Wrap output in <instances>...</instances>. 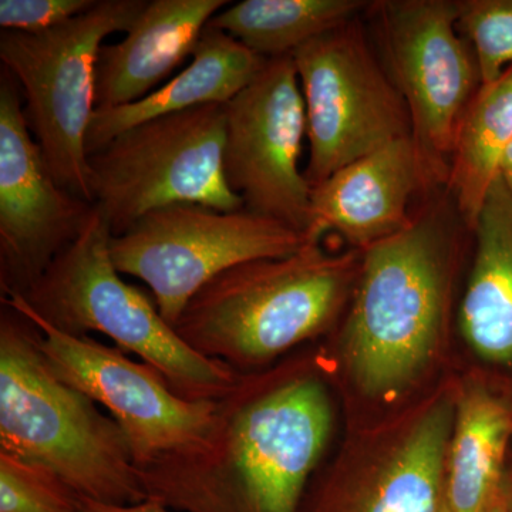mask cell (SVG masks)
Returning a JSON list of instances; mask_svg holds the SVG:
<instances>
[{
    "label": "cell",
    "mask_w": 512,
    "mask_h": 512,
    "mask_svg": "<svg viewBox=\"0 0 512 512\" xmlns=\"http://www.w3.org/2000/svg\"><path fill=\"white\" fill-rule=\"evenodd\" d=\"M0 453L55 474L86 500H147L126 434L86 394L52 372L28 318L2 305Z\"/></svg>",
    "instance_id": "3957f363"
},
{
    "label": "cell",
    "mask_w": 512,
    "mask_h": 512,
    "mask_svg": "<svg viewBox=\"0 0 512 512\" xmlns=\"http://www.w3.org/2000/svg\"><path fill=\"white\" fill-rule=\"evenodd\" d=\"M369 6L362 0H244L222 9L207 28L227 33L265 59H276L359 18Z\"/></svg>",
    "instance_id": "44dd1931"
},
{
    "label": "cell",
    "mask_w": 512,
    "mask_h": 512,
    "mask_svg": "<svg viewBox=\"0 0 512 512\" xmlns=\"http://www.w3.org/2000/svg\"><path fill=\"white\" fill-rule=\"evenodd\" d=\"M97 0H0V28L42 33L64 25L94 6Z\"/></svg>",
    "instance_id": "cb8c5ba5"
},
{
    "label": "cell",
    "mask_w": 512,
    "mask_h": 512,
    "mask_svg": "<svg viewBox=\"0 0 512 512\" xmlns=\"http://www.w3.org/2000/svg\"><path fill=\"white\" fill-rule=\"evenodd\" d=\"M460 326L470 348L512 394V194L495 181L476 227Z\"/></svg>",
    "instance_id": "e0dca14e"
},
{
    "label": "cell",
    "mask_w": 512,
    "mask_h": 512,
    "mask_svg": "<svg viewBox=\"0 0 512 512\" xmlns=\"http://www.w3.org/2000/svg\"><path fill=\"white\" fill-rule=\"evenodd\" d=\"M420 192L429 197L416 147L412 137L400 138L312 188V229L322 237L335 232L365 251L412 224Z\"/></svg>",
    "instance_id": "5bb4252c"
},
{
    "label": "cell",
    "mask_w": 512,
    "mask_h": 512,
    "mask_svg": "<svg viewBox=\"0 0 512 512\" xmlns=\"http://www.w3.org/2000/svg\"><path fill=\"white\" fill-rule=\"evenodd\" d=\"M306 110L292 56L266 60L225 104L224 175L245 210L315 231L311 185L299 170Z\"/></svg>",
    "instance_id": "7c38bea8"
},
{
    "label": "cell",
    "mask_w": 512,
    "mask_h": 512,
    "mask_svg": "<svg viewBox=\"0 0 512 512\" xmlns=\"http://www.w3.org/2000/svg\"><path fill=\"white\" fill-rule=\"evenodd\" d=\"M359 18L292 53L305 101L309 161L303 175L311 188L353 161L412 137L406 101L372 52Z\"/></svg>",
    "instance_id": "30bf717a"
},
{
    "label": "cell",
    "mask_w": 512,
    "mask_h": 512,
    "mask_svg": "<svg viewBox=\"0 0 512 512\" xmlns=\"http://www.w3.org/2000/svg\"><path fill=\"white\" fill-rule=\"evenodd\" d=\"M501 180L504 181L505 187L510 190L512 194V143L505 153L503 165H501Z\"/></svg>",
    "instance_id": "4316f807"
},
{
    "label": "cell",
    "mask_w": 512,
    "mask_h": 512,
    "mask_svg": "<svg viewBox=\"0 0 512 512\" xmlns=\"http://www.w3.org/2000/svg\"><path fill=\"white\" fill-rule=\"evenodd\" d=\"M480 512H507L505 511L503 495H501V487L500 490L488 500V503L481 508Z\"/></svg>",
    "instance_id": "83f0119b"
},
{
    "label": "cell",
    "mask_w": 512,
    "mask_h": 512,
    "mask_svg": "<svg viewBox=\"0 0 512 512\" xmlns=\"http://www.w3.org/2000/svg\"><path fill=\"white\" fill-rule=\"evenodd\" d=\"M512 143V66L481 84L458 126L446 191L473 231Z\"/></svg>",
    "instance_id": "ffe728a7"
},
{
    "label": "cell",
    "mask_w": 512,
    "mask_h": 512,
    "mask_svg": "<svg viewBox=\"0 0 512 512\" xmlns=\"http://www.w3.org/2000/svg\"><path fill=\"white\" fill-rule=\"evenodd\" d=\"M148 0H97L42 33H0V60L25 97L26 121L50 173L93 204L86 136L96 104V64L104 40L126 33Z\"/></svg>",
    "instance_id": "8992f818"
},
{
    "label": "cell",
    "mask_w": 512,
    "mask_h": 512,
    "mask_svg": "<svg viewBox=\"0 0 512 512\" xmlns=\"http://www.w3.org/2000/svg\"><path fill=\"white\" fill-rule=\"evenodd\" d=\"M228 0H148L124 39L101 46L96 110L144 99L192 56L208 23Z\"/></svg>",
    "instance_id": "9a60e30c"
},
{
    "label": "cell",
    "mask_w": 512,
    "mask_h": 512,
    "mask_svg": "<svg viewBox=\"0 0 512 512\" xmlns=\"http://www.w3.org/2000/svg\"><path fill=\"white\" fill-rule=\"evenodd\" d=\"M266 60L227 33L205 29L183 72L136 103L94 111L86 136L87 156L148 120L210 104L225 106L258 76Z\"/></svg>",
    "instance_id": "ac0fdd59"
},
{
    "label": "cell",
    "mask_w": 512,
    "mask_h": 512,
    "mask_svg": "<svg viewBox=\"0 0 512 512\" xmlns=\"http://www.w3.org/2000/svg\"><path fill=\"white\" fill-rule=\"evenodd\" d=\"M2 305L28 318L52 372L99 404L126 434L137 468L200 441L214 420L217 400L184 399L153 366L133 360L92 336H73L35 315L18 292Z\"/></svg>",
    "instance_id": "8fae6325"
},
{
    "label": "cell",
    "mask_w": 512,
    "mask_h": 512,
    "mask_svg": "<svg viewBox=\"0 0 512 512\" xmlns=\"http://www.w3.org/2000/svg\"><path fill=\"white\" fill-rule=\"evenodd\" d=\"M325 387L303 366L241 373L197 443L137 468L147 498L181 512H299L330 430Z\"/></svg>",
    "instance_id": "6da1fadb"
},
{
    "label": "cell",
    "mask_w": 512,
    "mask_h": 512,
    "mask_svg": "<svg viewBox=\"0 0 512 512\" xmlns=\"http://www.w3.org/2000/svg\"><path fill=\"white\" fill-rule=\"evenodd\" d=\"M322 238L245 208L178 204L150 212L111 237L110 254L121 275L147 285L161 316L174 326L191 299L222 272L284 258Z\"/></svg>",
    "instance_id": "ba28073f"
},
{
    "label": "cell",
    "mask_w": 512,
    "mask_h": 512,
    "mask_svg": "<svg viewBox=\"0 0 512 512\" xmlns=\"http://www.w3.org/2000/svg\"><path fill=\"white\" fill-rule=\"evenodd\" d=\"M440 512H451L450 510H448V507H447L446 503H444V500H443V505H441Z\"/></svg>",
    "instance_id": "f1b7e54d"
},
{
    "label": "cell",
    "mask_w": 512,
    "mask_h": 512,
    "mask_svg": "<svg viewBox=\"0 0 512 512\" xmlns=\"http://www.w3.org/2000/svg\"><path fill=\"white\" fill-rule=\"evenodd\" d=\"M322 239L222 272L185 306L175 332L237 373L315 338L338 315L355 278V256L329 254Z\"/></svg>",
    "instance_id": "277c9868"
},
{
    "label": "cell",
    "mask_w": 512,
    "mask_h": 512,
    "mask_svg": "<svg viewBox=\"0 0 512 512\" xmlns=\"http://www.w3.org/2000/svg\"><path fill=\"white\" fill-rule=\"evenodd\" d=\"M111 237L94 207L79 237L20 293L30 311L69 335L106 336L117 349L153 366L184 399H220L241 373L191 349L154 299L121 278L110 254Z\"/></svg>",
    "instance_id": "5b68a950"
},
{
    "label": "cell",
    "mask_w": 512,
    "mask_h": 512,
    "mask_svg": "<svg viewBox=\"0 0 512 512\" xmlns=\"http://www.w3.org/2000/svg\"><path fill=\"white\" fill-rule=\"evenodd\" d=\"M501 495H503L505 511L512 512V464L507 466L501 483Z\"/></svg>",
    "instance_id": "484cf974"
},
{
    "label": "cell",
    "mask_w": 512,
    "mask_h": 512,
    "mask_svg": "<svg viewBox=\"0 0 512 512\" xmlns=\"http://www.w3.org/2000/svg\"><path fill=\"white\" fill-rule=\"evenodd\" d=\"M512 440V394L471 384L461 394L448 446L444 503L451 512H480L500 490Z\"/></svg>",
    "instance_id": "d6986e66"
},
{
    "label": "cell",
    "mask_w": 512,
    "mask_h": 512,
    "mask_svg": "<svg viewBox=\"0 0 512 512\" xmlns=\"http://www.w3.org/2000/svg\"><path fill=\"white\" fill-rule=\"evenodd\" d=\"M454 410L436 404L424 414L370 476L330 481L313 497L308 512H440Z\"/></svg>",
    "instance_id": "2e32d148"
},
{
    "label": "cell",
    "mask_w": 512,
    "mask_h": 512,
    "mask_svg": "<svg viewBox=\"0 0 512 512\" xmlns=\"http://www.w3.org/2000/svg\"><path fill=\"white\" fill-rule=\"evenodd\" d=\"M94 205L60 187L26 121L22 92L0 80V289L28 291L86 227Z\"/></svg>",
    "instance_id": "4fadbf2b"
},
{
    "label": "cell",
    "mask_w": 512,
    "mask_h": 512,
    "mask_svg": "<svg viewBox=\"0 0 512 512\" xmlns=\"http://www.w3.org/2000/svg\"><path fill=\"white\" fill-rule=\"evenodd\" d=\"M82 501L46 468L0 453V512H80Z\"/></svg>",
    "instance_id": "603a6c76"
},
{
    "label": "cell",
    "mask_w": 512,
    "mask_h": 512,
    "mask_svg": "<svg viewBox=\"0 0 512 512\" xmlns=\"http://www.w3.org/2000/svg\"><path fill=\"white\" fill-rule=\"evenodd\" d=\"M80 512H174L165 505L158 503V501L147 500L141 503L131 505H117V504H104L97 503V501L86 500L83 498L82 511Z\"/></svg>",
    "instance_id": "d4e9b609"
},
{
    "label": "cell",
    "mask_w": 512,
    "mask_h": 512,
    "mask_svg": "<svg viewBox=\"0 0 512 512\" xmlns=\"http://www.w3.org/2000/svg\"><path fill=\"white\" fill-rule=\"evenodd\" d=\"M225 106L195 107L128 128L89 156L93 205L113 237L178 204L244 210L224 175Z\"/></svg>",
    "instance_id": "52a82bcc"
},
{
    "label": "cell",
    "mask_w": 512,
    "mask_h": 512,
    "mask_svg": "<svg viewBox=\"0 0 512 512\" xmlns=\"http://www.w3.org/2000/svg\"><path fill=\"white\" fill-rule=\"evenodd\" d=\"M457 29L473 47L481 83H493L512 66V0H460Z\"/></svg>",
    "instance_id": "7402d4cb"
},
{
    "label": "cell",
    "mask_w": 512,
    "mask_h": 512,
    "mask_svg": "<svg viewBox=\"0 0 512 512\" xmlns=\"http://www.w3.org/2000/svg\"><path fill=\"white\" fill-rule=\"evenodd\" d=\"M370 10L387 73L409 110L424 190H446L458 126L483 84L457 29V2L384 0Z\"/></svg>",
    "instance_id": "9c48e42d"
},
{
    "label": "cell",
    "mask_w": 512,
    "mask_h": 512,
    "mask_svg": "<svg viewBox=\"0 0 512 512\" xmlns=\"http://www.w3.org/2000/svg\"><path fill=\"white\" fill-rule=\"evenodd\" d=\"M460 225L448 192L437 191L409 227L363 251L343 348L365 392L403 389L439 345Z\"/></svg>",
    "instance_id": "7a4b0ae2"
}]
</instances>
